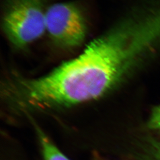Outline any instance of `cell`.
<instances>
[{"instance_id":"1","label":"cell","mask_w":160,"mask_h":160,"mask_svg":"<svg viewBox=\"0 0 160 160\" xmlns=\"http://www.w3.org/2000/svg\"><path fill=\"white\" fill-rule=\"evenodd\" d=\"M145 26L135 17L119 21L92 40L78 56L35 78L16 76L14 94L33 107L67 106L101 97L137 65Z\"/></svg>"},{"instance_id":"2","label":"cell","mask_w":160,"mask_h":160,"mask_svg":"<svg viewBox=\"0 0 160 160\" xmlns=\"http://www.w3.org/2000/svg\"><path fill=\"white\" fill-rule=\"evenodd\" d=\"M45 0H5L2 28L12 45L24 49L46 33Z\"/></svg>"},{"instance_id":"3","label":"cell","mask_w":160,"mask_h":160,"mask_svg":"<svg viewBox=\"0 0 160 160\" xmlns=\"http://www.w3.org/2000/svg\"><path fill=\"white\" fill-rule=\"evenodd\" d=\"M86 17L72 2H59L46 8V32L52 42L62 49L81 46L88 34Z\"/></svg>"},{"instance_id":"4","label":"cell","mask_w":160,"mask_h":160,"mask_svg":"<svg viewBox=\"0 0 160 160\" xmlns=\"http://www.w3.org/2000/svg\"><path fill=\"white\" fill-rule=\"evenodd\" d=\"M139 160H160V139L145 136L140 142Z\"/></svg>"},{"instance_id":"5","label":"cell","mask_w":160,"mask_h":160,"mask_svg":"<svg viewBox=\"0 0 160 160\" xmlns=\"http://www.w3.org/2000/svg\"><path fill=\"white\" fill-rule=\"evenodd\" d=\"M40 141L44 160H69L43 133H40Z\"/></svg>"},{"instance_id":"6","label":"cell","mask_w":160,"mask_h":160,"mask_svg":"<svg viewBox=\"0 0 160 160\" xmlns=\"http://www.w3.org/2000/svg\"><path fill=\"white\" fill-rule=\"evenodd\" d=\"M147 127L152 131L160 132V104L154 107L147 123Z\"/></svg>"}]
</instances>
